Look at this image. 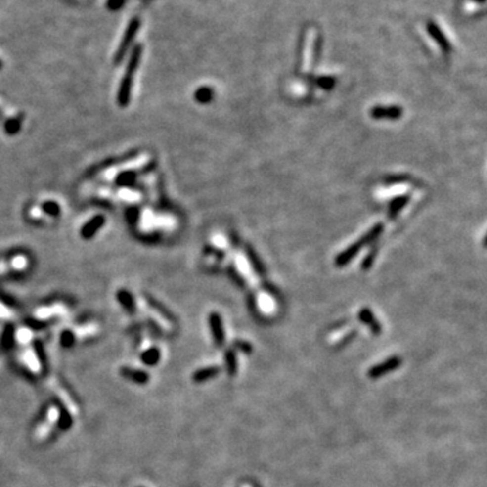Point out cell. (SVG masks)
Masks as SVG:
<instances>
[{
  "instance_id": "cell-1",
  "label": "cell",
  "mask_w": 487,
  "mask_h": 487,
  "mask_svg": "<svg viewBox=\"0 0 487 487\" xmlns=\"http://www.w3.org/2000/svg\"><path fill=\"white\" fill-rule=\"evenodd\" d=\"M141 57H142V45H137V46H134L133 51L130 54L128 67H126L122 82H121V86H119L117 100H118V104L121 107H126L129 103H130V100H132L134 75H135V71L138 68Z\"/></svg>"
},
{
  "instance_id": "cell-2",
  "label": "cell",
  "mask_w": 487,
  "mask_h": 487,
  "mask_svg": "<svg viewBox=\"0 0 487 487\" xmlns=\"http://www.w3.org/2000/svg\"><path fill=\"white\" fill-rule=\"evenodd\" d=\"M383 227H385L383 223H376L375 226H372V227H371V229H369L364 236L360 238V240L354 241V244H351L345 251H343L341 253L337 255V257L334 259V266H337V267H344V266L349 264V263L354 260V257L356 256V255H357V253H359L365 245H368L371 242H374L376 238H379L380 234L383 233Z\"/></svg>"
},
{
  "instance_id": "cell-3",
  "label": "cell",
  "mask_w": 487,
  "mask_h": 487,
  "mask_svg": "<svg viewBox=\"0 0 487 487\" xmlns=\"http://www.w3.org/2000/svg\"><path fill=\"white\" fill-rule=\"evenodd\" d=\"M139 27H141V21H139L138 18H133L132 21L129 22L128 27H126V30H125V34H123L122 37V41L119 44L118 50L115 53V58H114V62H115V64H119V62L125 58V56L128 54L129 49H130V46L133 45L134 38L137 36Z\"/></svg>"
},
{
  "instance_id": "cell-4",
  "label": "cell",
  "mask_w": 487,
  "mask_h": 487,
  "mask_svg": "<svg viewBox=\"0 0 487 487\" xmlns=\"http://www.w3.org/2000/svg\"><path fill=\"white\" fill-rule=\"evenodd\" d=\"M403 363V360L400 356H390L386 360H383L382 363H378V364L372 365L371 368L368 369L367 372V376L369 379H379L382 376L390 374V372H394L395 369H398Z\"/></svg>"
},
{
  "instance_id": "cell-5",
  "label": "cell",
  "mask_w": 487,
  "mask_h": 487,
  "mask_svg": "<svg viewBox=\"0 0 487 487\" xmlns=\"http://www.w3.org/2000/svg\"><path fill=\"white\" fill-rule=\"evenodd\" d=\"M209 325H210L213 341L220 348L225 343V330H223V322H222V318H221L220 313H216V311L210 313V315H209Z\"/></svg>"
},
{
  "instance_id": "cell-6",
  "label": "cell",
  "mask_w": 487,
  "mask_h": 487,
  "mask_svg": "<svg viewBox=\"0 0 487 487\" xmlns=\"http://www.w3.org/2000/svg\"><path fill=\"white\" fill-rule=\"evenodd\" d=\"M369 114L375 119H398L402 117L403 110L399 106H375Z\"/></svg>"
},
{
  "instance_id": "cell-7",
  "label": "cell",
  "mask_w": 487,
  "mask_h": 487,
  "mask_svg": "<svg viewBox=\"0 0 487 487\" xmlns=\"http://www.w3.org/2000/svg\"><path fill=\"white\" fill-rule=\"evenodd\" d=\"M426 30H428V34L435 40V42L439 45V47H440L441 50L445 51V53L451 51V44L448 41V38H446L445 34L441 31L440 27H439L435 22H429V23L426 25Z\"/></svg>"
},
{
  "instance_id": "cell-8",
  "label": "cell",
  "mask_w": 487,
  "mask_h": 487,
  "mask_svg": "<svg viewBox=\"0 0 487 487\" xmlns=\"http://www.w3.org/2000/svg\"><path fill=\"white\" fill-rule=\"evenodd\" d=\"M119 374L123 376L125 379L130 380L133 383L137 385H146L149 382V374L144 369L132 368V367H122L119 369Z\"/></svg>"
},
{
  "instance_id": "cell-9",
  "label": "cell",
  "mask_w": 487,
  "mask_h": 487,
  "mask_svg": "<svg viewBox=\"0 0 487 487\" xmlns=\"http://www.w3.org/2000/svg\"><path fill=\"white\" fill-rule=\"evenodd\" d=\"M359 319L364 323L365 326H368L369 330H371L374 334L378 336V334L382 333V325H380L379 321L375 318L374 313H372L371 309L368 308L361 309L359 311Z\"/></svg>"
},
{
  "instance_id": "cell-10",
  "label": "cell",
  "mask_w": 487,
  "mask_h": 487,
  "mask_svg": "<svg viewBox=\"0 0 487 487\" xmlns=\"http://www.w3.org/2000/svg\"><path fill=\"white\" fill-rule=\"evenodd\" d=\"M220 374L221 367H218V365H209V367L196 369L194 374H192V376H191V379H192L194 383H205V382L211 380Z\"/></svg>"
},
{
  "instance_id": "cell-11",
  "label": "cell",
  "mask_w": 487,
  "mask_h": 487,
  "mask_svg": "<svg viewBox=\"0 0 487 487\" xmlns=\"http://www.w3.org/2000/svg\"><path fill=\"white\" fill-rule=\"evenodd\" d=\"M103 223H104V218H103V216H95L92 220H89L86 225L83 226L82 236L84 237V238H91V237L96 234L97 231L100 230V227L103 226Z\"/></svg>"
},
{
  "instance_id": "cell-12",
  "label": "cell",
  "mask_w": 487,
  "mask_h": 487,
  "mask_svg": "<svg viewBox=\"0 0 487 487\" xmlns=\"http://www.w3.org/2000/svg\"><path fill=\"white\" fill-rule=\"evenodd\" d=\"M57 409H58V428L61 431H69L73 425V418L71 413L68 411V409L65 406L60 403V402H56Z\"/></svg>"
},
{
  "instance_id": "cell-13",
  "label": "cell",
  "mask_w": 487,
  "mask_h": 487,
  "mask_svg": "<svg viewBox=\"0 0 487 487\" xmlns=\"http://www.w3.org/2000/svg\"><path fill=\"white\" fill-rule=\"evenodd\" d=\"M225 368L229 376H236L238 374V361H237V354L234 349H226L225 352Z\"/></svg>"
},
{
  "instance_id": "cell-14",
  "label": "cell",
  "mask_w": 487,
  "mask_h": 487,
  "mask_svg": "<svg viewBox=\"0 0 487 487\" xmlns=\"http://www.w3.org/2000/svg\"><path fill=\"white\" fill-rule=\"evenodd\" d=\"M409 200H410V196H409V195H399V196H397V198H394V199L391 200V203H390V207H389L390 218H395V217L398 216L400 213V210L409 203Z\"/></svg>"
},
{
  "instance_id": "cell-15",
  "label": "cell",
  "mask_w": 487,
  "mask_h": 487,
  "mask_svg": "<svg viewBox=\"0 0 487 487\" xmlns=\"http://www.w3.org/2000/svg\"><path fill=\"white\" fill-rule=\"evenodd\" d=\"M160 359H161V352L159 348H149L141 354V361L148 367L159 364Z\"/></svg>"
},
{
  "instance_id": "cell-16",
  "label": "cell",
  "mask_w": 487,
  "mask_h": 487,
  "mask_svg": "<svg viewBox=\"0 0 487 487\" xmlns=\"http://www.w3.org/2000/svg\"><path fill=\"white\" fill-rule=\"evenodd\" d=\"M245 251H246V255H248V259H249V262H251L252 264V267H253V269L256 271L257 275L264 276V275H266V268L263 266V263L259 260V256L256 255V252L253 251L252 246H246Z\"/></svg>"
},
{
  "instance_id": "cell-17",
  "label": "cell",
  "mask_w": 487,
  "mask_h": 487,
  "mask_svg": "<svg viewBox=\"0 0 487 487\" xmlns=\"http://www.w3.org/2000/svg\"><path fill=\"white\" fill-rule=\"evenodd\" d=\"M117 298H118L119 303L122 305L123 308L126 309L128 311H130V313H133L135 306H134L133 297H132V295H130L128 291L121 290V291H118V295H117Z\"/></svg>"
},
{
  "instance_id": "cell-18",
  "label": "cell",
  "mask_w": 487,
  "mask_h": 487,
  "mask_svg": "<svg viewBox=\"0 0 487 487\" xmlns=\"http://www.w3.org/2000/svg\"><path fill=\"white\" fill-rule=\"evenodd\" d=\"M0 344L3 349H10L14 344V328L11 325H7L3 330V336L0 340Z\"/></svg>"
},
{
  "instance_id": "cell-19",
  "label": "cell",
  "mask_w": 487,
  "mask_h": 487,
  "mask_svg": "<svg viewBox=\"0 0 487 487\" xmlns=\"http://www.w3.org/2000/svg\"><path fill=\"white\" fill-rule=\"evenodd\" d=\"M194 96L199 103H209L214 97V91L209 87H200L199 89H196Z\"/></svg>"
},
{
  "instance_id": "cell-20",
  "label": "cell",
  "mask_w": 487,
  "mask_h": 487,
  "mask_svg": "<svg viewBox=\"0 0 487 487\" xmlns=\"http://www.w3.org/2000/svg\"><path fill=\"white\" fill-rule=\"evenodd\" d=\"M34 352H36L37 357H38V361H40V364H41L42 371H44V372H47L46 354H45V349H44L41 343H38V341L34 343Z\"/></svg>"
},
{
  "instance_id": "cell-21",
  "label": "cell",
  "mask_w": 487,
  "mask_h": 487,
  "mask_svg": "<svg viewBox=\"0 0 487 487\" xmlns=\"http://www.w3.org/2000/svg\"><path fill=\"white\" fill-rule=\"evenodd\" d=\"M148 301H149V305H150V308H153L154 310H157V311H159L161 315H164V317L167 318L168 321H171V322H175V317L172 315V313H170V311H168V310H167V309H165L164 306L161 305V303L156 302L153 298H149Z\"/></svg>"
},
{
  "instance_id": "cell-22",
  "label": "cell",
  "mask_w": 487,
  "mask_h": 487,
  "mask_svg": "<svg viewBox=\"0 0 487 487\" xmlns=\"http://www.w3.org/2000/svg\"><path fill=\"white\" fill-rule=\"evenodd\" d=\"M60 341H61V345L64 348H72L75 343H76V337L71 330H65L61 333Z\"/></svg>"
},
{
  "instance_id": "cell-23",
  "label": "cell",
  "mask_w": 487,
  "mask_h": 487,
  "mask_svg": "<svg viewBox=\"0 0 487 487\" xmlns=\"http://www.w3.org/2000/svg\"><path fill=\"white\" fill-rule=\"evenodd\" d=\"M233 347H234L236 349H238V351H241L242 354H251L252 352H253V347H252V344L248 343V341H245V340H236V341L233 343Z\"/></svg>"
},
{
  "instance_id": "cell-24",
  "label": "cell",
  "mask_w": 487,
  "mask_h": 487,
  "mask_svg": "<svg viewBox=\"0 0 487 487\" xmlns=\"http://www.w3.org/2000/svg\"><path fill=\"white\" fill-rule=\"evenodd\" d=\"M317 84L323 89H332L336 84V79L332 76H321L317 79Z\"/></svg>"
},
{
  "instance_id": "cell-25",
  "label": "cell",
  "mask_w": 487,
  "mask_h": 487,
  "mask_svg": "<svg viewBox=\"0 0 487 487\" xmlns=\"http://www.w3.org/2000/svg\"><path fill=\"white\" fill-rule=\"evenodd\" d=\"M19 126H21V122H19L18 119H11L10 122L5 123V130H7V133L8 134L16 133V132L19 130Z\"/></svg>"
},
{
  "instance_id": "cell-26",
  "label": "cell",
  "mask_w": 487,
  "mask_h": 487,
  "mask_svg": "<svg viewBox=\"0 0 487 487\" xmlns=\"http://www.w3.org/2000/svg\"><path fill=\"white\" fill-rule=\"evenodd\" d=\"M44 211L45 213H47V214H50V216H56V214H58V206L56 205V203H53V202H47V203H45L44 205Z\"/></svg>"
},
{
  "instance_id": "cell-27",
  "label": "cell",
  "mask_w": 487,
  "mask_h": 487,
  "mask_svg": "<svg viewBox=\"0 0 487 487\" xmlns=\"http://www.w3.org/2000/svg\"><path fill=\"white\" fill-rule=\"evenodd\" d=\"M126 0H107V8L110 11H117L122 8Z\"/></svg>"
},
{
  "instance_id": "cell-28",
  "label": "cell",
  "mask_w": 487,
  "mask_h": 487,
  "mask_svg": "<svg viewBox=\"0 0 487 487\" xmlns=\"http://www.w3.org/2000/svg\"><path fill=\"white\" fill-rule=\"evenodd\" d=\"M374 257H375V252H372V253H369V255H367V256H365L364 262H363V264H361L363 269H367V268L371 267V264H372V262H374Z\"/></svg>"
},
{
  "instance_id": "cell-29",
  "label": "cell",
  "mask_w": 487,
  "mask_h": 487,
  "mask_svg": "<svg viewBox=\"0 0 487 487\" xmlns=\"http://www.w3.org/2000/svg\"><path fill=\"white\" fill-rule=\"evenodd\" d=\"M354 334H356V332H354H354H351V333H349L348 336H345V337H344V339L341 340V341H340L339 347H344L345 344H348L349 341H352V340L354 339Z\"/></svg>"
},
{
  "instance_id": "cell-30",
  "label": "cell",
  "mask_w": 487,
  "mask_h": 487,
  "mask_svg": "<svg viewBox=\"0 0 487 487\" xmlns=\"http://www.w3.org/2000/svg\"><path fill=\"white\" fill-rule=\"evenodd\" d=\"M474 1H477V3H485V0H474Z\"/></svg>"
},
{
  "instance_id": "cell-31",
  "label": "cell",
  "mask_w": 487,
  "mask_h": 487,
  "mask_svg": "<svg viewBox=\"0 0 487 487\" xmlns=\"http://www.w3.org/2000/svg\"><path fill=\"white\" fill-rule=\"evenodd\" d=\"M0 69H1V61H0Z\"/></svg>"
},
{
  "instance_id": "cell-32",
  "label": "cell",
  "mask_w": 487,
  "mask_h": 487,
  "mask_svg": "<svg viewBox=\"0 0 487 487\" xmlns=\"http://www.w3.org/2000/svg\"><path fill=\"white\" fill-rule=\"evenodd\" d=\"M141 487H142V486H141Z\"/></svg>"
}]
</instances>
